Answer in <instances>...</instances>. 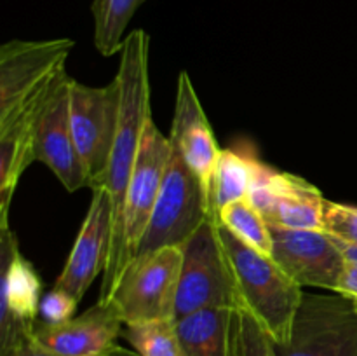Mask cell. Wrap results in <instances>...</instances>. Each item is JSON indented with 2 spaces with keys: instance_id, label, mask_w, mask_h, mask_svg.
<instances>
[{
  "instance_id": "obj_1",
  "label": "cell",
  "mask_w": 357,
  "mask_h": 356,
  "mask_svg": "<svg viewBox=\"0 0 357 356\" xmlns=\"http://www.w3.org/2000/svg\"><path fill=\"white\" fill-rule=\"evenodd\" d=\"M150 37L145 30L129 31L121 49L115 80L119 86V121L112 145L110 161L103 181L112 199V246L108 265L119 253L126 194L135 170L146 122L152 119L150 107Z\"/></svg>"
},
{
  "instance_id": "obj_2",
  "label": "cell",
  "mask_w": 357,
  "mask_h": 356,
  "mask_svg": "<svg viewBox=\"0 0 357 356\" xmlns=\"http://www.w3.org/2000/svg\"><path fill=\"white\" fill-rule=\"evenodd\" d=\"M216 230L232 278L237 307L250 313L274 344H286L305 290L271 255L244 244L220 223H216Z\"/></svg>"
},
{
  "instance_id": "obj_3",
  "label": "cell",
  "mask_w": 357,
  "mask_h": 356,
  "mask_svg": "<svg viewBox=\"0 0 357 356\" xmlns=\"http://www.w3.org/2000/svg\"><path fill=\"white\" fill-rule=\"evenodd\" d=\"M171 156V140L164 135L153 117L146 122L143 131L142 145L136 157L135 170L129 180L126 194L124 213H122V230L119 253L114 264L108 265L103 272V281L100 288V302L107 304L117 286L121 274L135 258L139 243L143 239L150 216L155 208L157 198L160 194L164 175Z\"/></svg>"
},
{
  "instance_id": "obj_4",
  "label": "cell",
  "mask_w": 357,
  "mask_h": 356,
  "mask_svg": "<svg viewBox=\"0 0 357 356\" xmlns=\"http://www.w3.org/2000/svg\"><path fill=\"white\" fill-rule=\"evenodd\" d=\"M183 248L167 246L132 258L107 304L124 325L176 318Z\"/></svg>"
},
{
  "instance_id": "obj_5",
  "label": "cell",
  "mask_w": 357,
  "mask_h": 356,
  "mask_svg": "<svg viewBox=\"0 0 357 356\" xmlns=\"http://www.w3.org/2000/svg\"><path fill=\"white\" fill-rule=\"evenodd\" d=\"M208 218V198L201 181L171 145L160 194L135 257L167 246L183 248Z\"/></svg>"
},
{
  "instance_id": "obj_6",
  "label": "cell",
  "mask_w": 357,
  "mask_h": 356,
  "mask_svg": "<svg viewBox=\"0 0 357 356\" xmlns=\"http://www.w3.org/2000/svg\"><path fill=\"white\" fill-rule=\"evenodd\" d=\"M278 356H357V299L342 293H303L286 344Z\"/></svg>"
},
{
  "instance_id": "obj_7",
  "label": "cell",
  "mask_w": 357,
  "mask_h": 356,
  "mask_svg": "<svg viewBox=\"0 0 357 356\" xmlns=\"http://www.w3.org/2000/svg\"><path fill=\"white\" fill-rule=\"evenodd\" d=\"M73 45L72 38H14L0 47V121L10 117L65 72Z\"/></svg>"
},
{
  "instance_id": "obj_8",
  "label": "cell",
  "mask_w": 357,
  "mask_h": 356,
  "mask_svg": "<svg viewBox=\"0 0 357 356\" xmlns=\"http://www.w3.org/2000/svg\"><path fill=\"white\" fill-rule=\"evenodd\" d=\"M0 356L31 337L40 311L42 281L20 251L16 234L0 227Z\"/></svg>"
},
{
  "instance_id": "obj_9",
  "label": "cell",
  "mask_w": 357,
  "mask_h": 356,
  "mask_svg": "<svg viewBox=\"0 0 357 356\" xmlns=\"http://www.w3.org/2000/svg\"><path fill=\"white\" fill-rule=\"evenodd\" d=\"M206 307H237L216 222L209 218L183 246L174 320Z\"/></svg>"
},
{
  "instance_id": "obj_10",
  "label": "cell",
  "mask_w": 357,
  "mask_h": 356,
  "mask_svg": "<svg viewBox=\"0 0 357 356\" xmlns=\"http://www.w3.org/2000/svg\"><path fill=\"white\" fill-rule=\"evenodd\" d=\"M119 121L117 80L103 87L70 82V122L89 177V188L103 181Z\"/></svg>"
},
{
  "instance_id": "obj_11",
  "label": "cell",
  "mask_w": 357,
  "mask_h": 356,
  "mask_svg": "<svg viewBox=\"0 0 357 356\" xmlns=\"http://www.w3.org/2000/svg\"><path fill=\"white\" fill-rule=\"evenodd\" d=\"M248 199L268 223L289 229H323L328 201L323 192L298 175L261 163L255 154Z\"/></svg>"
},
{
  "instance_id": "obj_12",
  "label": "cell",
  "mask_w": 357,
  "mask_h": 356,
  "mask_svg": "<svg viewBox=\"0 0 357 356\" xmlns=\"http://www.w3.org/2000/svg\"><path fill=\"white\" fill-rule=\"evenodd\" d=\"M271 225V257L302 288L331 290L337 293L345 258L333 236L323 229H289Z\"/></svg>"
},
{
  "instance_id": "obj_13",
  "label": "cell",
  "mask_w": 357,
  "mask_h": 356,
  "mask_svg": "<svg viewBox=\"0 0 357 356\" xmlns=\"http://www.w3.org/2000/svg\"><path fill=\"white\" fill-rule=\"evenodd\" d=\"M70 82L72 77L65 73L38 115L33 135V157L56 175L66 191L77 192L89 187V177L70 122Z\"/></svg>"
},
{
  "instance_id": "obj_14",
  "label": "cell",
  "mask_w": 357,
  "mask_h": 356,
  "mask_svg": "<svg viewBox=\"0 0 357 356\" xmlns=\"http://www.w3.org/2000/svg\"><path fill=\"white\" fill-rule=\"evenodd\" d=\"M93 199L54 288L82 300L98 274L105 272L112 246V199L107 188L94 187Z\"/></svg>"
},
{
  "instance_id": "obj_15",
  "label": "cell",
  "mask_w": 357,
  "mask_h": 356,
  "mask_svg": "<svg viewBox=\"0 0 357 356\" xmlns=\"http://www.w3.org/2000/svg\"><path fill=\"white\" fill-rule=\"evenodd\" d=\"M169 140L171 145L180 152L187 166L194 171V175L201 181L209 208L211 178L222 149L216 143L215 133H213L208 115L202 108L197 91L192 84L190 75L185 70L178 75L176 101H174Z\"/></svg>"
},
{
  "instance_id": "obj_16",
  "label": "cell",
  "mask_w": 357,
  "mask_h": 356,
  "mask_svg": "<svg viewBox=\"0 0 357 356\" xmlns=\"http://www.w3.org/2000/svg\"><path fill=\"white\" fill-rule=\"evenodd\" d=\"M124 321L112 304L98 300L93 307L59 325L40 323L33 339L44 348L65 356H107L117 346Z\"/></svg>"
},
{
  "instance_id": "obj_17",
  "label": "cell",
  "mask_w": 357,
  "mask_h": 356,
  "mask_svg": "<svg viewBox=\"0 0 357 356\" xmlns=\"http://www.w3.org/2000/svg\"><path fill=\"white\" fill-rule=\"evenodd\" d=\"M234 307H206L174 320L185 356H229Z\"/></svg>"
},
{
  "instance_id": "obj_18",
  "label": "cell",
  "mask_w": 357,
  "mask_h": 356,
  "mask_svg": "<svg viewBox=\"0 0 357 356\" xmlns=\"http://www.w3.org/2000/svg\"><path fill=\"white\" fill-rule=\"evenodd\" d=\"M251 180H253L251 149H222L209 188V220L216 222L218 213L227 205L246 199L250 195Z\"/></svg>"
},
{
  "instance_id": "obj_19",
  "label": "cell",
  "mask_w": 357,
  "mask_h": 356,
  "mask_svg": "<svg viewBox=\"0 0 357 356\" xmlns=\"http://www.w3.org/2000/svg\"><path fill=\"white\" fill-rule=\"evenodd\" d=\"M146 0H93L91 13L94 20V47L108 58L121 52L126 30L136 10Z\"/></svg>"
},
{
  "instance_id": "obj_20",
  "label": "cell",
  "mask_w": 357,
  "mask_h": 356,
  "mask_svg": "<svg viewBox=\"0 0 357 356\" xmlns=\"http://www.w3.org/2000/svg\"><path fill=\"white\" fill-rule=\"evenodd\" d=\"M216 223L230 230L237 239H241L248 246L265 255L272 253L271 225L248 198L227 205L218 213Z\"/></svg>"
},
{
  "instance_id": "obj_21",
  "label": "cell",
  "mask_w": 357,
  "mask_h": 356,
  "mask_svg": "<svg viewBox=\"0 0 357 356\" xmlns=\"http://www.w3.org/2000/svg\"><path fill=\"white\" fill-rule=\"evenodd\" d=\"M122 337L139 356H185L174 320H153L124 325Z\"/></svg>"
},
{
  "instance_id": "obj_22",
  "label": "cell",
  "mask_w": 357,
  "mask_h": 356,
  "mask_svg": "<svg viewBox=\"0 0 357 356\" xmlns=\"http://www.w3.org/2000/svg\"><path fill=\"white\" fill-rule=\"evenodd\" d=\"M229 356H278L272 339L241 307H234L230 316Z\"/></svg>"
},
{
  "instance_id": "obj_23",
  "label": "cell",
  "mask_w": 357,
  "mask_h": 356,
  "mask_svg": "<svg viewBox=\"0 0 357 356\" xmlns=\"http://www.w3.org/2000/svg\"><path fill=\"white\" fill-rule=\"evenodd\" d=\"M323 230L345 243L357 244V206L326 201Z\"/></svg>"
},
{
  "instance_id": "obj_24",
  "label": "cell",
  "mask_w": 357,
  "mask_h": 356,
  "mask_svg": "<svg viewBox=\"0 0 357 356\" xmlns=\"http://www.w3.org/2000/svg\"><path fill=\"white\" fill-rule=\"evenodd\" d=\"M77 304H79V300L73 295H70L68 292L59 288H52L51 292H47L42 297L38 316H40L42 323L45 325L65 323V321L72 320L73 318Z\"/></svg>"
},
{
  "instance_id": "obj_25",
  "label": "cell",
  "mask_w": 357,
  "mask_h": 356,
  "mask_svg": "<svg viewBox=\"0 0 357 356\" xmlns=\"http://www.w3.org/2000/svg\"><path fill=\"white\" fill-rule=\"evenodd\" d=\"M112 351H114V349H112ZM110 353H108V355H110ZM3 356H65V355H59V353H54L51 351V349L44 348V346L38 344V342L33 339V335H31V337H28L26 341L21 342L17 348H14L13 351L7 353V355Z\"/></svg>"
},
{
  "instance_id": "obj_26",
  "label": "cell",
  "mask_w": 357,
  "mask_h": 356,
  "mask_svg": "<svg viewBox=\"0 0 357 356\" xmlns=\"http://www.w3.org/2000/svg\"><path fill=\"white\" fill-rule=\"evenodd\" d=\"M337 293L356 297L357 299V264H354V262H345V267L344 272H342L340 283H338Z\"/></svg>"
},
{
  "instance_id": "obj_27",
  "label": "cell",
  "mask_w": 357,
  "mask_h": 356,
  "mask_svg": "<svg viewBox=\"0 0 357 356\" xmlns=\"http://www.w3.org/2000/svg\"><path fill=\"white\" fill-rule=\"evenodd\" d=\"M107 356H139L138 353H132V351H129V349H126V348H121V346H115L114 348V351L110 353V355H107Z\"/></svg>"
}]
</instances>
